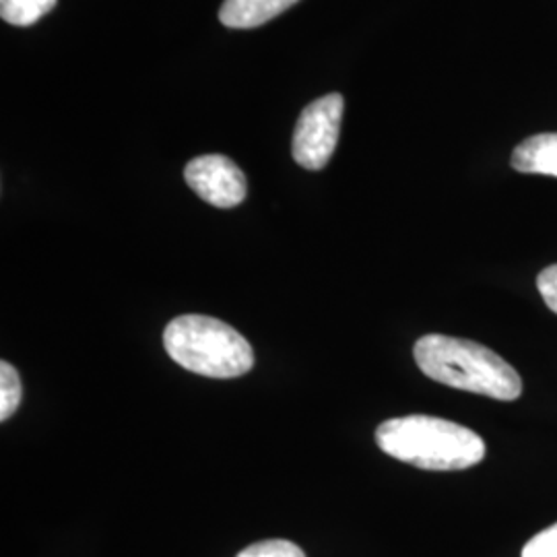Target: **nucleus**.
Segmentation results:
<instances>
[{"label":"nucleus","instance_id":"obj_12","mask_svg":"<svg viewBox=\"0 0 557 557\" xmlns=\"http://www.w3.org/2000/svg\"><path fill=\"white\" fill-rule=\"evenodd\" d=\"M537 289L547 308L557 314V264H552L539 273Z\"/></svg>","mask_w":557,"mask_h":557},{"label":"nucleus","instance_id":"obj_11","mask_svg":"<svg viewBox=\"0 0 557 557\" xmlns=\"http://www.w3.org/2000/svg\"><path fill=\"white\" fill-rule=\"evenodd\" d=\"M522 557H557V522L522 547Z\"/></svg>","mask_w":557,"mask_h":557},{"label":"nucleus","instance_id":"obj_10","mask_svg":"<svg viewBox=\"0 0 557 557\" xmlns=\"http://www.w3.org/2000/svg\"><path fill=\"white\" fill-rule=\"evenodd\" d=\"M238 557H306V554L292 541L271 539L246 547L244 552H239Z\"/></svg>","mask_w":557,"mask_h":557},{"label":"nucleus","instance_id":"obj_8","mask_svg":"<svg viewBox=\"0 0 557 557\" xmlns=\"http://www.w3.org/2000/svg\"><path fill=\"white\" fill-rule=\"evenodd\" d=\"M59 0H0L2 20L17 27H29L48 15Z\"/></svg>","mask_w":557,"mask_h":557},{"label":"nucleus","instance_id":"obj_2","mask_svg":"<svg viewBox=\"0 0 557 557\" xmlns=\"http://www.w3.org/2000/svg\"><path fill=\"white\" fill-rule=\"evenodd\" d=\"M376 444L388 457L428 471H462L485 457V442L473 430L430 416L380 423Z\"/></svg>","mask_w":557,"mask_h":557},{"label":"nucleus","instance_id":"obj_1","mask_svg":"<svg viewBox=\"0 0 557 557\" xmlns=\"http://www.w3.org/2000/svg\"><path fill=\"white\" fill-rule=\"evenodd\" d=\"M419 370L428 379L496 400H517L522 380L517 370L475 341L425 335L413 349Z\"/></svg>","mask_w":557,"mask_h":557},{"label":"nucleus","instance_id":"obj_9","mask_svg":"<svg viewBox=\"0 0 557 557\" xmlns=\"http://www.w3.org/2000/svg\"><path fill=\"white\" fill-rule=\"evenodd\" d=\"M23 388H21V379L17 370L2 361L0 363V419L7 421L15 411L20 409Z\"/></svg>","mask_w":557,"mask_h":557},{"label":"nucleus","instance_id":"obj_6","mask_svg":"<svg viewBox=\"0 0 557 557\" xmlns=\"http://www.w3.org/2000/svg\"><path fill=\"white\" fill-rule=\"evenodd\" d=\"M298 0H225L220 21L232 29H252L275 20Z\"/></svg>","mask_w":557,"mask_h":557},{"label":"nucleus","instance_id":"obj_7","mask_svg":"<svg viewBox=\"0 0 557 557\" xmlns=\"http://www.w3.org/2000/svg\"><path fill=\"white\" fill-rule=\"evenodd\" d=\"M510 163L522 174L557 178V133H545L522 140L515 149Z\"/></svg>","mask_w":557,"mask_h":557},{"label":"nucleus","instance_id":"obj_3","mask_svg":"<svg viewBox=\"0 0 557 557\" xmlns=\"http://www.w3.org/2000/svg\"><path fill=\"white\" fill-rule=\"evenodd\" d=\"M168 356L188 372L207 379H238L255 366L250 343L223 320L186 314L163 331Z\"/></svg>","mask_w":557,"mask_h":557},{"label":"nucleus","instance_id":"obj_5","mask_svg":"<svg viewBox=\"0 0 557 557\" xmlns=\"http://www.w3.org/2000/svg\"><path fill=\"white\" fill-rule=\"evenodd\" d=\"M186 184L213 207L232 209L246 199V176L225 156H200L184 170Z\"/></svg>","mask_w":557,"mask_h":557},{"label":"nucleus","instance_id":"obj_4","mask_svg":"<svg viewBox=\"0 0 557 557\" xmlns=\"http://www.w3.org/2000/svg\"><path fill=\"white\" fill-rule=\"evenodd\" d=\"M343 96L329 94L312 101L299 114L292 153L306 170H322L335 153L341 119H343Z\"/></svg>","mask_w":557,"mask_h":557}]
</instances>
